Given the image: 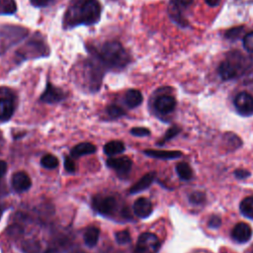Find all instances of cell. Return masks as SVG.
Returning <instances> with one entry per match:
<instances>
[{"mask_svg": "<svg viewBox=\"0 0 253 253\" xmlns=\"http://www.w3.org/2000/svg\"><path fill=\"white\" fill-rule=\"evenodd\" d=\"M7 171V163L4 160H0V179L5 175Z\"/></svg>", "mask_w": 253, "mask_h": 253, "instance_id": "obj_36", "label": "cell"}, {"mask_svg": "<svg viewBox=\"0 0 253 253\" xmlns=\"http://www.w3.org/2000/svg\"><path fill=\"white\" fill-rule=\"evenodd\" d=\"M64 168L67 172H70V173L75 171V169H76L75 163L70 157H65L64 158Z\"/></svg>", "mask_w": 253, "mask_h": 253, "instance_id": "obj_31", "label": "cell"}, {"mask_svg": "<svg viewBox=\"0 0 253 253\" xmlns=\"http://www.w3.org/2000/svg\"><path fill=\"white\" fill-rule=\"evenodd\" d=\"M100 230L95 226H91L86 229L84 233V242L88 247H94L99 239Z\"/></svg>", "mask_w": 253, "mask_h": 253, "instance_id": "obj_19", "label": "cell"}, {"mask_svg": "<svg viewBox=\"0 0 253 253\" xmlns=\"http://www.w3.org/2000/svg\"><path fill=\"white\" fill-rule=\"evenodd\" d=\"M154 178H155V173L154 172H149L145 175H143L136 183H134L131 188L129 189V193L130 194H137L145 189H147L151 184L152 182L154 181Z\"/></svg>", "mask_w": 253, "mask_h": 253, "instance_id": "obj_13", "label": "cell"}, {"mask_svg": "<svg viewBox=\"0 0 253 253\" xmlns=\"http://www.w3.org/2000/svg\"><path fill=\"white\" fill-rule=\"evenodd\" d=\"M250 65L251 58L247 59V57H245L242 53L233 52L220 63L218 73L223 80H228L243 74Z\"/></svg>", "mask_w": 253, "mask_h": 253, "instance_id": "obj_2", "label": "cell"}, {"mask_svg": "<svg viewBox=\"0 0 253 253\" xmlns=\"http://www.w3.org/2000/svg\"><path fill=\"white\" fill-rule=\"evenodd\" d=\"M189 201L193 205H201L206 201V195L203 192H193L189 196Z\"/></svg>", "mask_w": 253, "mask_h": 253, "instance_id": "obj_24", "label": "cell"}, {"mask_svg": "<svg viewBox=\"0 0 253 253\" xmlns=\"http://www.w3.org/2000/svg\"><path fill=\"white\" fill-rule=\"evenodd\" d=\"M196 253H207V252H196Z\"/></svg>", "mask_w": 253, "mask_h": 253, "instance_id": "obj_39", "label": "cell"}, {"mask_svg": "<svg viewBox=\"0 0 253 253\" xmlns=\"http://www.w3.org/2000/svg\"><path fill=\"white\" fill-rule=\"evenodd\" d=\"M14 113V103L9 98H0V121L9 120Z\"/></svg>", "mask_w": 253, "mask_h": 253, "instance_id": "obj_16", "label": "cell"}, {"mask_svg": "<svg viewBox=\"0 0 253 253\" xmlns=\"http://www.w3.org/2000/svg\"><path fill=\"white\" fill-rule=\"evenodd\" d=\"M205 1L211 7H215L220 3V0H205Z\"/></svg>", "mask_w": 253, "mask_h": 253, "instance_id": "obj_37", "label": "cell"}, {"mask_svg": "<svg viewBox=\"0 0 253 253\" xmlns=\"http://www.w3.org/2000/svg\"><path fill=\"white\" fill-rule=\"evenodd\" d=\"M240 211L248 218H253V196L243 199L239 206Z\"/></svg>", "mask_w": 253, "mask_h": 253, "instance_id": "obj_21", "label": "cell"}, {"mask_svg": "<svg viewBox=\"0 0 253 253\" xmlns=\"http://www.w3.org/2000/svg\"><path fill=\"white\" fill-rule=\"evenodd\" d=\"M96 151V146L90 142H81L77 145H75L71 151L70 154L72 157H80L83 155H88V154H93Z\"/></svg>", "mask_w": 253, "mask_h": 253, "instance_id": "obj_15", "label": "cell"}, {"mask_svg": "<svg viewBox=\"0 0 253 253\" xmlns=\"http://www.w3.org/2000/svg\"><path fill=\"white\" fill-rule=\"evenodd\" d=\"M101 59L111 67L122 68L129 61V56L119 42H107L100 51Z\"/></svg>", "mask_w": 253, "mask_h": 253, "instance_id": "obj_3", "label": "cell"}, {"mask_svg": "<svg viewBox=\"0 0 253 253\" xmlns=\"http://www.w3.org/2000/svg\"><path fill=\"white\" fill-rule=\"evenodd\" d=\"M154 107L160 114H169L174 111L176 107V100L170 95H162L155 100Z\"/></svg>", "mask_w": 253, "mask_h": 253, "instance_id": "obj_10", "label": "cell"}, {"mask_svg": "<svg viewBox=\"0 0 253 253\" xmlns=\"http://www.w3.org/2000/svg\"><path fill=\"white\" fill-rule=\"evenodd\" d=\"M41 164L46 169L56 168L58 165V159L52 154H46L41 159Z\"/></svg>", "mask_w": 253, "mask_h": 253, "instance_id": "obj_22", "label": "cell"}, {"mask_svg": "<svg viewBox=\"0 0 253 253\" xmlns=\"http://www.w3.org/2000/svg\"><path fill=\"white\" fill-rule=\"evenodd\" d=\"M55 0H31L32 4L38 7H44L47 6L49 4H51L52 2H54Z\"/></svg>", "mask_w": 253, "mask_h": 253, "instance_id": "obj_33", "label": "cell"}, {"mask_svg": "<svg viewBox=\"0 0 253 253\" xmlns=\"http://www.w3.org/2000/svg\"><path fill=\"white\" fill-rule=\"evenodd\" d=\"M16 11V4L13 0H0V13L11 14Z\"/></svg>", "mask_w": 253, "mask_h": 253, "instance_id": "obj_23", "label": "cell"}, {"mask_svg": "<svg viewBox=\"0 0 253 253\" xmlns=\"http://www.w3.org/2000/svg\"><path fill=\"white\" fill-rule=\"evenodd\" d=\"M160 248V241L158 237L150 232L140 234L137 239L134 253H157Z\"/></svg>", "mask_w": 253, "mask_h": 253, "instance_id": "obj_4", "label": "cell"}, {"mask_svg": "<svg viewBox=\"0 0 253 253\" xmlns=\"http://www.w3.org/2000/svg\"><path fill=\"white\" fill-rule=\"evenodd\" d=\"M176 172L178 176L185 181L191 180L193 177V170L186 162H180L176 165Z\"/></svg>", "mask_w": 253, "mask_h": 253, "instance_id": "obj_20", "label": "cell"}, {"mask_svg": "<svg viewBox=\"0 0 253 253\" xmlns=\"http://www.w3.org/2000/svg\"><path fill=\"white\" fill-rule=\"evenodd\" d=\"M142 95L140 91L135 90V89H130L127 90L126 95H125V102L129 108H135L139 106L142 102Z\"/></svg>", "mask_w": 253, "mask_h": 253, "instance_id": "obj_17", "label": "cell"}, {"mask_svg": "<svg viewBox=\"0 0 253 253\" xmlns=\"http://www.w3.org/2000/svg\"><path fill=\"white\" fill-rule=\"evenodd\" d=\"M23 248L27 253H38L40 250V245L36 241L29 240L23 245Z\"/></svg>", "mask_w": 253, "mask_h": 253, "instance_id": "obj_28", "label": "cell"}, {"mask_svg": "<svg viewBox=\"0 0 253 253\" xmlns=\"http://www.w3.org/2000/svg\"><path fill=\"white\" fill-rule=\"evenodd\" d=\"M243 46L249 52H253V32L247 33L243 38Z\"/></svg>", "mask_w": 253, "mask_h": 253, "instance_id": "obj_27", "label": "cell"}, {"mask_svg": "<svg viewBox=\"0 0 253 253\" xmlns=\"http://www.w3.org/2000/svg\"><path fill=\"white\" fill-rule=\"evenodd\" d=\"M133 211L136 216L146 218L152 212V204L146 198H138L133 204Z\"/></svg>", "mask_w": 253, "mask_h": 253, "instance_id": "obj_12", "label": "cell"}, {"mask_svg": "<svg viewBox=\"0 0 253 253\" xmlns=\"http://www.w3.org/2000/svg\"><path fill=\"white\" fill-rule=\"evenodd\" d=\"M116 240L119 244H126L130 241V234L127 230H121L116 233Z\"/></svg>", "mask_w": 253, "mask_h": 253, "instance_id": "obj_26", "label": "cell"}, {"mask_svg": "<svg viewBox=\"0 0 253 253\" xmlns=\"http://www.w3.org/2000/svg\"><path fill=\"white\" fill-rule=\"evenodd\" d=\"M12 187L17 193H23L30 189L32 186V181L29 175L23 171L16 172L12 176Z\"/></svg>", "mask_w": 253, "mask_h": 253, "instance_id": "obj_8", "label": "cell"}, {"mask_svg": "<svg viewBox=\"0 0 253 253\" xmlns=\"http://www.w3.org/2000/svg\"><path fill=\"white\" fill-rule=\"evenodd\" d=\"M130 133L134 136H147L150 134V131L146 127H132L130 129Z\"/></svg>", "mask_w": 253, "mask_h": 253, "instance_id": "obj_29", "label": "cell"}, {"mask_svg": "<svg viewBox=\"0 0 253 253\" xmlns=\"http://www.w3.org/2000/svg\"><path fill=\"white\" fill-rule=\"evenodd\" d=\"M94 209L102 214H111L117 207V201L114 197H96L93 200Z\"/></svg>", "mask_w": 253, "mask_h": 253, "instance_id": "obj_6", "label": "cell"}, {"mask_svg": "<svg viewBox=\"0 0 253 253\" xmlns=\"http://www.w3.org/2000/svg\"><path fill=\"white\" fill-rule=\"evenodd\" d=\"M101 6L97 0H75L66 13L68 26L92 25L99 21Z\"/></svg>", "mask_w": 253, "mask_h": 253, "instance_id": "obj_1", "label": "cell"}, {"mask_svg": "<svg viewBox=\"0 0 253 253\" xmlns=\"http://www.w3.org/2000/svg\"><path fill=\"white\" fill-rule=\"evenodd\" d=\"M74 253H85V252H82V251H76V252H74Z\"/></svg>", "mask_w": 253, "mask_h": 253, "instance_id": "obj_38", "label": "cell"}, {"mask_svg": "<svg viewBox=\"0 0 253 253\" xmlns=\"http://www.w3.org/2000/svg\"><path fill=\"white\" fill-rule=\"evenodd\" d=\"M252 236V229L249 224L245 222H238L234 225L231 231V237L238 243L247 242Z\"/></svg>", "mask_w": 253, "mask_h": 253, "instance_id": "obj_7", "label": "cell"}, {"mask_svg": "<svg viewBox=\"0 0 253 253\" xmlns=\"http://www.w3.org/2000/svg\"><path fill=\"white\" fill-rule=\"evenodd\" d=\"M179 132H180V127H178V126H172V127H170V128L167 130V132L165 133L163 140H164V141L169 140V139H171L172 137L176 136Z\"/></svg>", "mask_w": 253, "mask_h": 253, "instance_id": "obj_30", "label": "cell"}, {"mask_svg": "<svg viewBox=\"0 0 253 253\" xmlns=\"http://www.w3.org/2000/svg\"><path fill=\"white\" fill-rule=\"evenodd\" d=\"M251 253H253V248H252V252Z\"/></svg>", "mask_w": 253, "mask_h": 253, "instance_id": "obj_40", "label": "cell"}, {"mask_svg": "<svg viewBox=\"0 0 253 253\" xmlns=\"http://www.w3.org/2000/svg\"><path fill=\"white\" fill-rule=\"evenodd\" d=\"M106 164L114 169L116 172L119 174H126L129 172L131 168V160L126 157V156H122V157H117V158H110L107 160Z\"/></svg>", "mask_w": 253, "mask_h": 253, "instance_id": "obj_9", "label": "cell"}, {"mask_svg": "<svg viewBox=\"0 0 253 253\" xmlns=\"http://www.w3.org/2000/svg\"><path fill=\"white\" fill-rule=\"evenodd\" d=\"M220 224H221V219L216 215L211 216V219L209 220V226L211 228H217L219 227Z\"/></svg>", "mask_w": 253, "mask_h": 253, "instance_id": "obj_32", "label": "cell"}, {"mask_svg": "<svg viewBox=\"0 0 253 253\" xmlns=\"http://www.w3.org/2000/svg\"><path fill=\"white\" fill-rule=\"evenodd\" d=\"M64 97L65 95L61 89L53 86L50 83H47L44 92L41 96V101L51 104V103H56L63 100Z\"/></svg>", "mask_w": 253, "mask_h": 253, "instance_id": "obj_11", "label": "cell"}, {"mask_svg": "<svg viewBox=\"0 0 253 253\" xmlns=\"http://www.w3.org/2000/svg\"><path fill=\"white\" fill-rule=\"evenodd\" d=\"M125 151V144L120 140H112L104 145V152L109 156H113Z\"/></svg>", "mask_w": 253, "mask_h": 253, "instance_id": "obj_18", "label": "cell"}, {"mask_svg": "<svg viewBox=\"0 0 253 253\" xmlns=\"http://www.w3.org/2000/svg\"><path fill=\"white\" fill-rule=\"evenodd\" d=\"M147 156L158 158V159H176L182 156L180 151H169V150H154V149H146L143 151Z\"/></svg>", "mask_w": 253, "mask_h": 253, "instance_id": "obj_14", "label": "cell"}, {"mask_svg": "<svg viewBox=\"0 0 253 253\" xmlns=\"http://www.w3.org/2000/svg\"><path fill=\"white\" fill-rule=\"evenodd\" d=\"M234 106L240 115L250 116L253 114V97L246 92H240L234 99Z\"/></svg>", "mask_w": 253, "mask_h": 253, "instance_id": "obj_5", "label": "cell"}, {"mask_svg": "<svg viewBox=\"0 0 253 253\" xmlns=\"http://www.w3.org/2000/svg\"><path fill=\"white\" fill-rule=\"evenodd\" d=\"M107 113L111 118H119V117L124 116L125 111L117 105H110L107 108Z\"/></svg>", "mask_w": 253, "mask_h": 253, "instance_id": "obj_25", "label": "cell"}, {"mask_svg": "<svg viewBox=\"0 0 253 253\" xmlns=\"http://www.w3.org/2000/svg\"><path fill=\"white\" fill-rule=\"evenodd\" d=\"M234 175H235L237 178H239V179H244V178H247V177L250 175V173H249L248 171H246V170L239 169V170H236V171L234 172Z\"/></svg>", "mask_w": 253, "mask_h": 253, "instance_id": "obj_35", "label": "cell"}, {"mask_svg": "<svg viewBox=\"0 0 253 253\" xmlns=\"http://www.w3.org/2000/svg\"><path fill=\"white\" fill-rule=\"evenodd\" d=\"M194 0H175V6L180 8H186L193 3Z\"/></svg>", "mask_w": 253, "mask_h": 253, "instance_id": "obj_34", "label": "cell"}]
</instances>
